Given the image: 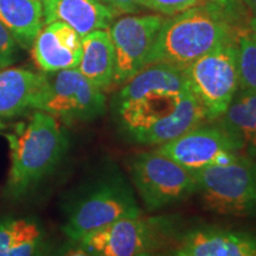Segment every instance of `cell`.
<instances>
[{
	"instance_id": "obj_24",
	"label": "cell",
	"mask_w": 256,
	"mask_h": 256,
	"mask_svg": "<svg viewBox=\"0 0 256 256\" xmlns=\"http://www.w3.org/2000/svg\"><path fill=\"white\" fill-rule=\"evenodd\" d=\"M204 2L220 6V8L226 10L235 17L241 18V0H204Z\"/></svg>"
},
{
	"instance_id": "obj_1",
	"label": "cell",
	"mask_w": 256,
	"mask_h": 256,
	"mask_svg": "<svg viewBox=\"0 0 256 256\" xmlns=\"http://www.w3.org/2000/svg\"><path fill=\"white\" fill-rule=\"evenodd\" d=\"M122 136L145 146H160L206 119L183 69L151 64L127 81L113 101Z\"/></svg>"
},
{
	"instance_id": "obj_11",
	"label": "cell",
	"mask_w": 256,
	"mask_h": 256,
	"mask_svg": "<svg viewBox=\"0 0 256 256\" xmlns=\"http://www.w3.org/2000/svg\"><path fill=\"white\" fill-rule=\"evenodd\" d=\"M164 22L162 14L124 16L113 20L108 32L113 43V84H124L144 68Z\"/></svg>"
},
{
	"instance_id": "obj_27",
	"label": "cell",
	"mask_w": 256,
	"mask_h": 256,
	"mask_svg": "<svg viewBox=\"0 0 256 256\" xmlns=\"http://www.w3.org/2000/svg\"><path fill=\"white\" fill-rule=\"evenodd\" d=\"M248 28L252 32V36L256 38V17H252L248 22Z\"/></svg>"
},
{
	"instance_id": "obj_5",
	"label": "cell",
	"mask_w": 256,
	"mask_h": 256,
	"mask_svg": "<svg viewBox=\"0 0 256 256\" xmlns=\"http://www.w3.org/2000/svg\"><path fill=\"white\" fill-rule=\"evenodd\" d=\"M128 168L133 185L150 211L174 206L197 192L196 174L156 150L136 153Z\"/></svg>"
},
{
	"instance_id": "obj_20",
	"label": "cell",
	"mask_w": 256,
	"mask_h": 256,
	"mask_svg": "<svg viewBox=\"0 0 256 256\" xmlns=\"http://www.w3.org/2000/svg\"><path fill=\"white\" fill-rule=\"evenodd\" d=\"M238 50L240 89L256 92V38L249 28L240 34Z\"/></svg>"
},
{
	"instance_id": "obj_13",
	"label": "cell",
	"mask_w": 256,
	"mask_h": 256,
	"mask_svg": "<svg viewBox=\"0 0 256 256\" xmlns=\"http://www.w3.org/2000/svg\"><path fill=\"white\" fill-rule=\"evenodd\" d=\"M31 55L44 72L76 69L82 57V37L63 22H54L42 28Z\"/></svg>"
},
{
	"instance_id": "obj_4",
	"label": "cell",
	"mask_w": 256,
	"mask_h": 256,
	"mask_svg": "<svg viewBox=\"0 0 256 256\" xmlns=\"http://www.w3.org/2000/svg\"><path fill=\"white\" fill-rule=\"evenodd\" d=\"M63 232L72 242L121 218L142 215L132 186L119 172H110L87 185L66 208Z\"/></svg>"
},
{
	"instance_id": "obj_14",
	"label": "cell",
	"mask_w": 256,
	"mask_h": 256,
	"mask_svg": "<svg viewBox=\"0 0 256 256\" xmlns=\"http://www.w3.org/2000/svg\"><path fill=\"white\" fill-rule=\"evenodd\" d=\"M44 25L63 22L82 38L96 30H108L116 14L102 0H40Z\"/></svg>"
},
{
	"instance_id": "obj_28",
	"label": "cell",
	"mask_w": 256,
	"mask_h": 256,
	"mask_svg": "<svg viewBox=\"0 0 256 256\" xmlns=\"http://www.w3.org/2000/svg\"></svg>"
},
{
	"instance_id": "obj_6",
	"label": "cell",
	"mask_w": 256,
	"mask_h": 256,
	"mask_svg": "<svg viewBox=\"0 0 256 256\" xmlns=\"http://www.w3.org/2000/svg\"><path fill=\"white\" fill-rule=\"evenodd\" d=\"M194 174L197 192L206 209L224 216H246L256 211V168L247 156Z\"/></svg>"
},
{
	"instance_id": "obj_7",
	"label": "cell",
	"mask_w": 256,
	"mask_h": 256,
	"mask_svg": "<svg viewBox=\"0 0 256 256\" xmlns=\"http://www.w3.org/2000/svg\"><path fill=\"white\" fill-rule=\"evenodd\" d=\"M32 110H42L66 124L88 122L106 112L104 92L76 69L46 74Z\"/></svg>"
},
{
	"instance_id": "obj_9",
	"label": "cell",
	"mask_w": 256,
	"mask_h": 256,
	"mask_svg": "<svg viewBox=\"0 0 256 256\" xmlns=\"http://www.w3.org/2000/svg\"><path fill=\"white\" fill-rule=\"evenodd\" d=\"M238 40L210 51L183 69L208 120L220 119L240 89Z\"/></svg>"
},
{
	"instance_id": "obj_2",
	"label": "cell",
	"mask_w": 256,
	"mask_h": 256,
	"mask_svg": "<svg viewBox=\"0 0 256 256\" xmlns=\"http://www.w3.org/2000/svg\"><path fill=\"white\" fill-rule=\"evenodd\" d=\"M240 22L228 11L206 2L164 18L146 66L162 63L185 69L210 51L238 40L246 30Z\"/></svg>"
},
{
	"instance_id": "obj_16",
	"label": "cell",
	"mask_w": 256,
	"mask_h": 256,
	"mask_svg": "<svg viewBox=\"0 0 256 256\" xmlns=\"http://www.w3.org/2000/svg\"><path fill=\"white\" fill-rule=\"evenodd\" d=\"M114 69V48L108 30H96L83 37L78 72L104 92L113 86Z\"/></svg>"
},
{
	"instance_id": "obj_19",
	"label": "cell",
	"mask_w": 256,
	"mask_h": 256,
	"mask_svg": "<svg viewBox=\"0 0 256 256\" xmlns=\"http://www.w3.org/2000/svg\"><path fill=\"white\" fill-rule=\"evenodd\" d=\"M0 23L18 46L28 49L44 26L43 5L40 0H0Z\"/></svg>"
},
{
	"instance_id": "obj_23",
	"label": "cell",
	"mask_w": 256,
	"mask_h": 256,
	"mask_svg": "<svg viewBox=\"0 0 256 256\" xmlns=\"http://www.w3.org/2000/svg\"><path fill=\"white\" fill-rule=\"evenodd\" d=\"M106 5L110 6L118 16L130 14L142 8V0H102Z\"/></svg>"
},
{
	"instance_id": "obj_8",
	"label": "cell",
	"mask_w": 256,
	"mask_h": 256,
	"mask_svg": "<svg viewBox=\"0 0 256 256\" xmlns=\"http://www.w3.org/2000/svg\"><path fill=\"white\" fill-rule=\"evenodd\" d=\"M174 235V223L165 217L121 218L83 236L78 242L94 256H150Z\"/></svg>"
},
{
	"instance_id": "obj_26",
	"label": "cell",
	"mask_w": 256,
	"mask_h": 256,
	"mask_svg": "<svg viewBox=\"0 0 256 256\" xmlns=\"http://www.w3.org/2000/svg\"><path fill=\"white\" fill-rule=\"evenodd\" d=\"M241 2L252 12V17H256V0H241Z\"/></svg>"
},
{
	"instance_id": "obj_17",
	"label": "cell",
	"mask_w": 256,
	"mask_h": 256,
	"mask_svg": "<svg viewBox=\"0 0 256 256\" xmlns=\"http://www.w3.org/2000/svg\"><path fill=\"white\" fill-rule=\"evenodd\" d=\"M44 247L46 230L36 217L0 220V256H42Z\"/></svg>"
},
{
	"instance_id": "obj_25",
	"label": "cell",
	"mask_w": 256,
	"mask_h": 256,
	"mask_svg": "<svg viewBox=\"0 0 256 256\" xmlns=\"http://www.w3.org/2000/svg\"><path fill=\"white\" fill-rule=\"evenodd\" d=\"M75 243V244L68 246V247L62 249V250L56 252L54 256H94L89 252L86 250L84 248H82L78 243Z\"/></svg>"
},
{
	"instance_id": "obj_3",
	"label": "cell",
	"mask_w": 256,
	"mask_h": 256,
	"mask_svg": "<svg viewBox=\"0 0 256 256\" xmlns=\"http://www.w3.org/2000/svg\"><path fill=\"white\" fill-rule=\"evenodd\" d=\"M11 151V168L6 185L10 197L20 198L57 168L68 148V138L52 115L34 110L2 133Z\"/></svg>"
},
{
	"instance_id": "obj_18",
	"label": "cell",
	"mask_w": 256,
	"mask_h": 256,
	"mask_svg": "<svg viewBox=\"0 0 256 256\" xmlns=\"http://www.w3.org/2000/svg\"><path fill=\"white\" fill-rule=\"evenodd\" d=\"M220 119V126L238 144L240 151L256 156V92L238 89Z\"/></svg>"
},
{
	"instance_id": "obj_22",
	"label": "cell",
	"mask_w": 256,
	"mask_h": 256,
	"mask_svg": "<svg viewBox=\"0 0 256 256\" xmlns=\"http://www.w3.org/2000/svg\"><path fill=\"white\" fill-rule=\"evenodd\" d=\"M19 46L10 31L0 23V69L8 68L18 60Z\"/></svg>"
},
{
	"instance_id": "obj_10",
	"label": "cell",
	"mask_w": 256,
	"mask_h": 256,
	"mask_svg": "<svg viewBox=\"0 0 256 256\" xmlns=\"http://www.w3.org/2000/svg\"><path fill=\"white\" fill-rule=\"evenodd\" d=\"M156 150L194 174L211 166L229 164L242 156L238 144L220 124H200Z\"/></svg>"
},
{
	"instance_id": "obj_12",
	"label": "cell",
	"mask_w": 256,
	"mask_h": 256,
	"mask_svg": "<svg viewBox=\"0 0 256 256\" xmlns=\"http://www.w3.org/2000/svg\"><path fill=\"white\" fill-rule=\"evenodd\" d=\"M150 256H256V235L200 226L174 235Z\"/></svg>"
},
{
	"instance_id": "obj_15",
	"label": "cell",
	"mask_w": 256,
	"mask_h": 256,
	"mask_svg": "<svg viewBox=\"0 0 256 256\" xmlns=\"http://www.w3.org/2000/svg\"><path fill=\"white\" fill-rule=\"evenodd\" d=\"M46 83V74L23 68L0 69V120L12 119L32 110Z\"/></svg>"
},
{
	"instance_id": "obj_21",
	"label": "cell",
	"mask_w": 256,
	"mask_h": 256,
	"mask_svg": "<svg viewBox=\"0 0 256 256\" xmlns=\"http://www.w3.org/2000/svg\"><path fill=\"white\" fill-rule=\"evenodd\" d=\"M203 2L204 0H142V6L162 16L171 17L200 5Z\"/></svg>"
}]
</instances>
